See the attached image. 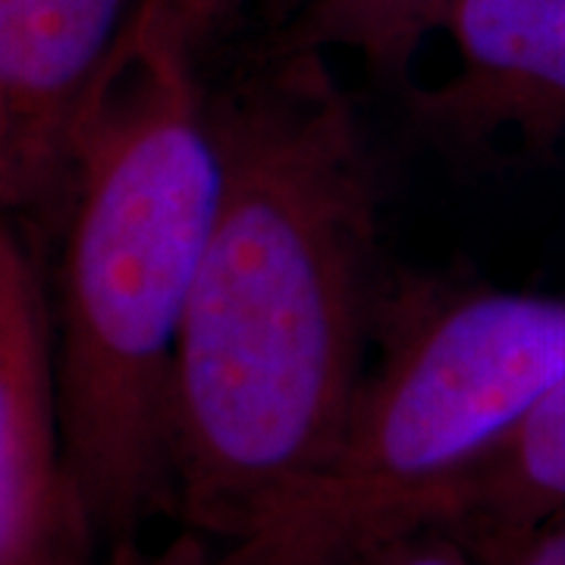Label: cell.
<instances>
[{"instance_id":"obj_2","label":"cell","mask_w":565,"mask_h":565,"mask_svg":"<svg viewBox=\"0 0 565 565\" xmlns=\"http://www.w3.org/2000/svg\"><path fill=\"white\" fill-rule=\"evenodd\" d=\"M214 199L199 66L126 35L41 258L63 459L104 556L173 519L170 386Z\"/></svg>"},{"instance_id":"obj_12","label":"cell","mask_w":565,"mask_h":565,"mask_svg":"<svg viewBox=\"0 0 565 565\" xmlns=\"http://www.w3.org/2000/svg\"><path fill=\"white\" fill-rule=\"evenodd\" d=\"M107 565H170V546L148 550L141 541H129L107 553Z\"/></svg>"},{"instance_id":"obj_4","label":"cell","mask_w":565,"mask_h":565,"mask_svg":"<svg viewBox=\"0 0 565 565\" xmlns=\"http://www.w3.org/2000/svg\"><path fill=\"white\" fill-rule=\"evenodd\" d=\"M444 79L408 82L412 129L452 158H553L565 148V0H446Z\"/></svg>"},{"instance_id":"obj_10","label":"cell","mask_w":565,"mask_h":565,"mask_svg":"<svg viewBox=\"0 0 565 565\" xmlns=\"http://www.w3.org/2000/svg\"><path fill=\"white\" fill-rule=\"evenodd\" d=\"M352 565H481L456 537L437 527H412L371 546Z\"/></svg>"},{"instance_id":"obj_6","label":"cell","mask_w":565,"mask_h":565,"mask_svg":"<svg viewBox=\"0 0 565 565\" xmlns=\"http://www.w3.org/2000/svg\"><path fill=\"white\" fill-rule=\"evenodd\" d=\"M98 553L63 459L44 262L0 217V565H98Z\"/></svg>"},{"instance_id":"obj_7","label":"cell","mask_w":565,"mask_h":565,"mask_svg":"<svg viewBox=\"0 0 565 565\" xmlns=\"http://www.w3.org/2000/svg\"><path fill=\"white\" fill-rule=\"evenodd\" d=\"M565 515V374L459 478L427 497L412 527H437L487 565Z\"/></svg>"},{"instance_id":"obj_9","label":"cell","mask_w":565,"mask_h":565,"mask_svg":"<svg viewBox=\"0 0 565 565\" xmlns=\"http://www.w3.org/2000/svg\"><path fill=\"white\" fill-rule=\"evenodd\" d=\"M252 0H141L129 35L158 41L195 66L239 22Z\"/></svg>"},{"instance_id":"obj_3","label":"cell","mask_w":565,"mask_h":565,"mask_svg":"<svg viewBox=\"0 0 565 565\" xmlns=\"http://www.w3.org/2000/svg\"><path fill=\"white\" fill-rule=\"evenodd\" d=\"M565 374V296L393 274L333 449L243 537L170 565H352L487 456Z\"/></svg>"},{"instance_id":"obj_11","label":"cell","mask_w":565,"mask_h":565,"mask_svg":"<svg viewBox=\"0 0 565 565\" xmlns=\"http://www.w3.org/2000/svg\"><path fill=\"white\" fill-rule=\"evenodd\" d=\"M487 565H565V515L534 527Z\"/></svg>"},{"instance_id":"obj_1","label":"cell","mask_w":565,"mask_h":565,"mask_svg":"<svg viewBox=\"0 0 565 565\" xmlns=\"http://www.w3.org/2000/svg\"><path fill=\"white\" fill-rule=\"evenodd\" d=\"M207 114L217 199L173 362L170 478L180 531L221 546L333 449L393 274L377 161L327 54L270 47Z\"/></svg>"},{"instance_id":"obj_8","label":"cell","mask_w":565,"mask_h":565,"mask_svg":"<svg viewBox=\"0 0 565 565\" xmlns=\"http://www.w3.org/2000/svg\"><path fill=\"white\" fill-rule=\"evenodd\" d=\"M446 0H302L274 47L352 54L377 82L403 92Z\"/></svg>"},{"instance_id":"obj_5","label":"cell","mask_w":565,"mask_h":565,"mask_svg":"<svg viewBox=\"0 0 565 565\" xmlns=\"http://www.w3.org/2000/svg\"><path fill=\"white\" fill-rule=\"evenodd\" d=\"M141 0H0V217L54 221Z\"/></svg>"}]
</instances>
